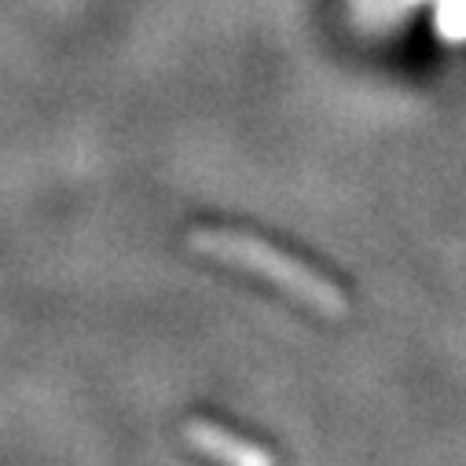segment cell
Instances as JSON below:
<instances>
[{"label": "cell", "mask_w": 466, "mask_h": 466, "mask_svg": "<svg viewBox=\"0 0 466 466\" xmlns=\"http://www.w3.org/2000/svg\"><path fill=\"white\" fill-rule=\"evenodd\" d=\"M191 243L202 254L217 258V261H231V265L247 268V272H258V276L279 283L283 290H290L294 298H301V301H309L316 309H327V312H338L341 309V294L323 276H316L312 268L290 261L287 254L272 250L261 239L239 236V231H195Z\"/></svg>", "instance_id": "6da1fadb"}, {"label": "cell", "mask_w": 466, "mask_h": 466, "mask_svg": "<svg viewBox=\"0 0 466 466\" xmlns=\"http://www.w3.org/2000/svg\"><path fill=\"white\" fill-rule=\"evenodd\" d=\"M187 441L195 448H202L209 459H217L220 466H272L268 451L243 441V437H231L228 430L213 426V422H191L187 426Z\"/></svg>", "instance_id": "7a4b0ae2"}]
</instances>
